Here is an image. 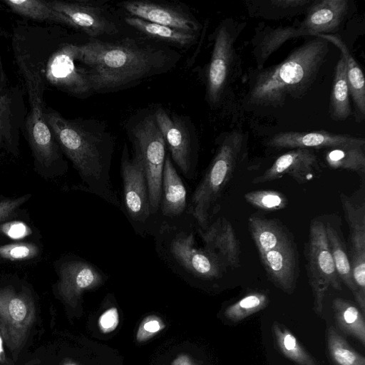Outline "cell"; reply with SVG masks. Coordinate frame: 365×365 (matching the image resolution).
<instances>
[{
    "label": "cell",
    "mask_w": 365,
    "mask_h": 365,
    "mask_svg": "<svg viewBox=\"0 0 365 365\" xmlns=\"http://www.w3.org/2000/svg\"><path fill=\"white\" fill-rule=\"evenodd\" d=\"M179 55L140 39H94L78 44L77 58L86 69L93 91L123 88L173 67Z\"/></svg>",
    "instance_id": "6da1fadb"
},
{
    "label": "cell",
    "mask_w": 365,
    "mask_h": 365,
    "mask_svg": "<svg viewBox=\"0 0 365 365\" xmlns=\"http://www.w3.org/2000/svg\"><path fill=\"white\" fill-rule=\"evenodd\" d=\"M44 116L60 149L88 191L120 208L110 177L113 140L105 127L90 120L66 118L50 107H46Z\"/></svg>",
    "instance_id": "7a4b0ae2"
},
{
    "label": "cell",
    "mask_w": 365,
    "mask_h": 365,
    "mask_svg": "<svg viewBox=\"0 0 365 365\" xmlns=\"http://www.w3.org/2000/svg\"><path fill=\"white\" fill-rule=\"evenodd\" d=\"M314 37L294 48L281 63L257 70L249 80L246 102L277 108L288 97L302 98L315 81L329 52V42Z\"/></svg>",
    "instance_id": "3957f363"
},
{
    "label": "cell",
    "mask_w": 365,
    "mask_h": 365,
    "mask_svg": "<svg viewBox=\"0 0 365 365\" xmlns=\"http://www.w3.org/2000/svg\"><path fill=\"white\" fill-rule=\"evenodd\" d=\"M12 49L16 63L28 94L29 111L24 131L35 159L44 167L60 160L59 146L45 119L43 93L46 82L42 73L43 48L34 39L31 28H15Z\"/></svg>",
    "instance_id": "277c9868"
},
{
    "label": "cell",
    "mask_w": 365,
    "mask_h": 365,
    "mask_svg": "<svg viewBox=\"0 0 365 365\" xmlns=\"http://www.w3.org/2000/svg\"><path fill=\"white\" fill-rule=\"evenodd\" d=\"M192 215L160 223L154 230L155 251L175 274L190 283L220 279L227 269L218 257L205 247L195 245Z\"/></svg>",
    "instance_id": "5b68a950"
},
{
    "label": "cell",
    "mask_w": 365,
    "mask_h": 365,
    "mask_svg": "<svg viewBox=\"0 0 365 365\" xmlns=\"http://www.w3.org/2000/svg\"><path fill=\"white\" fill-rule=\"evenodd\" d=\"M247 154V135L232 130L221 137L215 155L190 197L188 211L196 228H204L220 212L225 189Z\"/></svg>",
    "instance_id": "8992f818"
},
{
    "label": "cell",
    "mask_w": 365,
    "mask_h": 365,
    "mask_svg": "<svg viewBox=\"0 0 365 365\" xmlns=\"http://www.w3.org/2000/svg\"><path fill=\"white\" fill-rule=\"evenodd\" d=\"M244 26L245 22L227 18L216 28L206 78V100L211 108L222 103L239 74L240 57L235 44Z\"/></svg>",
    "instance_id": "52a82bcc"
},
{
    "label": "cell",
    "mask_w": 365,
    "mask_h": 365,
    "mask_svg": "<svg viewBox=\"0 0 365 365\" xmlns=\"http://www.w3.org/2000/svg\"><path fill=\"white\" fill-rule=\"evenodd\" d=\"M128 133L134 153L140 158L144 167L150 212L157 227L166 143L157 125L154 113L144 115L129 128Z\"/></svg>",
    "instance_id": "ba28073f"
},
{
    "label": "cell",
    "mask_w": 365,
    "mask_h": 365,
    "mask_svg": "<svg viewBox=\"0 0 365 365\" xmlns=\"http://www.w3.org/2000/svg\"><path fill=\"white\" fill-rule=\"evenodd\" d=\"M306 269L313 295L314 309L321 315L326 294L331 287L341 290L334 262L329 250L322 217L310 222L308 240L305 245Z\"/></svg>",
    "instance_id": "9c48e42d"
},
{
    "label": "cell",
    "mask_w": 365,
    "mask_h": 365,
    "mask_svg": "<svg viewBox=\"0 0 365 365\" xmlns=\"http://www.w3.org/2000/svg\"><path fill=\"white\" fill-rule=\"evenodd\" d=\"M120 175L123 207L127 218L139 234L152 235L156 224L150 212L146 174L140 158L135 153L130 158L126 145L121 155Z\"/></svg>",
    "instance_id": "30bf717a"
},
{
    "label": "cell",
    "mask_w": 365,
    "mask_h": 365,
    "mask_svg": "<svg viewBox=\"0 0 365 365\" xmlns=\"http://www.w3.org/2000/svg\"><path fill=\"white\" fill-rule=\"evenodd\" d=\"M78 44L63 43L49 54L43 48L42 73L46 83L76 97L92 90L88 72L77 58Z\"/></svg>",
    "instance_id": "8fae6325"
},
{
    "label": "cell",
    "mask_w": 365,
    "mask_h": 365,
    "mask_svg": "<svg viewBox=\"0 0 365 365\" xmlns=\"http://www.w3.org/2000/svg\"><path fill=\"white\" fill-rule=\"evenodd\" d=\"M36 319V307L28 294L11 288L0 289V336L15 357Z\"/></svg>",
    "instance_id": "7c38bea8"
},
{
    "label": "cell",
    "mask_w": 365,
    "mask_h": 365,
    "mask_svg": "<svg viewBox=\"0 0 365 365\" xmlns=\"http://www.w3.org/2000/svg\"><path fill=\"white\" fill-rule=\"evenodd\" d=\"M340 200L349 226L348 255L353 281L362 314L365 312V200L362 187L352 195L340 192Z\"/></svg>",
    "instance_id": "4fadbf2b"
},
{
    "label": "cell",
    "mask_w": 365,
    "mask_h": 365,
    "mask_svg": "<svg viewBox=\"0 0 365 365\" xmlns=\"http://www.w3.org/2000/svg\"><path fill=\"white\" fill-rule=\"evenodd\" d=\"M157 125L168 145L172 161L187 180L196 175L198 145L196 137L185 120L176 114H169L163 108L154 112Z\"/></svg>",
    "instance_id": "5bb4252c"
},
{
    "label": "cell",
    "mask_w": 365,
    "mask_h": 365,
    "mask_svg": "<svg viewBox=\"0 0 365 365\" xmlns=\"http://www.w3.org/2000/svg\"><path fill=\"white\" fill-rule=\"evenodd\" d=\"M63 14L66 26L78 29L92 38L115 34L118 26L105 6L91 1H49Z\"/></svg>",
    "instance_id": "9a60e30c"
},
{
    "label": "cell",
    "mask_w": 365,
    "mask_h": 365,
    "mask_svg": "<svg viewBox=\"0 0 365 365\" xmlns=\"http://www.w3.org/2000/svg\"><path fill=\"white\" fill-rule=\"evenodd\" d=\"M118 5L130 16L191 33L198 34L200 30V24L192 13L179 6L141 0L121 1Z\"/></svg>",
    "instance_id": "2e32d148"
},
{
    "label": "cell",
    "mask_w": 365,
    "mask_h": 365,
    "mask_svg": "<svg viewBox=\"0 0 365 365\" xmlns=\"http://www.w3.org/2000/svg\"><path fill=\"white\" fill-rule=\"evenodd\" d=\"M26 115L21 88L11 85L8 79L0 78V149L10 152L18 149Z\"/></svg>",
    "instance_id": "e0dca14e"
},
{
    "label": "cell",
    "mask_w": 365,
    "mask_h": 365,
    "mask_svg": "<svg viewBox=\"0 0 365 365\" xmlns=\"http://www.w3.org/2000/svg\"><path fill=\"white\" fill-rule=\"evenodd\" d=\"M319 161L311 149L294 148L279 155L262 174L254 178V184L275 180L284 175L299 184L312 180L320 171Z\"/></svg>",
    "instance_id": "ac0fdd59"
},
{
    "label": "cell",
    "mask_w": 365,
    "mask_h": 365,
    "mask_svg": "<svg viewBox=\"0 0 365 365\" xmlns=\"http://www.w3.org/2000/svg\"><path fill=\"white\" fill-rule=\"evenodd\" d=\"M196 229L204 247L215 254L227 269L240 265V242L226 217L214 215L204 228Z\"/></svg>",
    "instance_id": "d6986e66"
},
{
    "label": "cell",
    "mask_w": 365,
    "mask_h": 365,
    "mask_svg": "<svg viewBox=\"0 0 365 365\" xmlns=\"http://www.w3.org/2000/svg\"><path fill=\"white\" fill-rule=\"evenodd\" d=\"M268 147L284 148H336L352 145H365L363 138L349 135L334 134L326 130L311 132H281L271 137L267 142Z\"/></svg>",
    "instance_id": "ffe728a7"
},
{
    "label": "cell",
    "mask_w": 365,
    "mask_h": 365,
    "mask_svg": "<svg viewBox=\"0 0 365 365\" xmlns=\"http://www.w3.org/2000/svg\"><path fill=\"white\" fill-rule=\"evenodd\" d=\"M269 279L283 292L292 294L299 277V255L294 240L259 255Z\"/></svg>",
    "instance_id": "44dd1931"
},
{
    "label": "cell",
    "mask_w": 365,
    "mask_h": 365,
    "mask_svg": "<svg viewBox=\"0 0 365 365\" xmlns=\"http://www.w3.org/2000/svg\"><path fill=\"white\" fill-rule=\"evenodd\" d=\"M58 289L68 302H72L83 290L103 284L108 278L106 272L93 263L81 258L71 259L59 267Z\"/></svg>",
    "instance_id": "7402d4cb"
},
{
    "label": "cell",
    "mask_w": 365,
    "mask_h": 365,
    "mask_svg": "<svg viewBox=\"0 0 365 365\" xmlns=\"http://www.w3.org/2000/svg\"><path fill=\"white\" fill-rule=\"evenodd\" d=\"M349 9L348 0H314L297 24L304 36L329 34L336 32Z\"/></svg>",
    "instance_id": "603a6c76"
},
{
    "label": "cell",
    "mask_w": 365,
    "mask_h": 365,
    "mask_svg": "<svg viewBox=\"0 0 365 365\" xmlns=\"http://www.w3.org/2000/svg\"><path fill=\"white\" fill-rule=\"evenodd\" d=\"M188 206L186 187L170 155H166L162 175L159 225L186 216L190 213Z\"/></svg>",
    "instance_id": "cb8c5ba5"
},
{
    "label": "cell",
    "mask_w": 365,
    "mask_h": 365,
    "mask_svg": "<svg viewBox=\"0 0 365 365\" xmlns=\"http://www.w3.org/2000/svg\"><path fill=\"white\" fill-rule=\"evenodd\" d=\"M329 250L338 277L351 292L359 304V294L353 281L348 250L341 228V219L331 214L322 216Z\"/></svg>",
    "instance_id": "d4e9b609"
},
{
    "label": "cell",
    "mask_w": 365,
    "mask_h": 365,
    "mask_svg": "<svg viewBox=\"0 0 365 365\" xmlns=\"http://www.w3.org/2000/svg\"><path fill=\"white\" fill-rule=\"evenodd\" d=\"M299 36H304V34L299 29L297 24L292 26L256 28L252 43L257 70L263 68L269 57L287 41Z\"/></svg>",
    "instance_id": "484cf974"
},
{
    "label": "cell",
    "mask_w": 365,
    "mask_h": 365,
    "mask_svg": "<svg viewBox=\"0 0 365 365\" xmlns=\"http://www.w3.org/2000/svg\"><path fill=\"white\" fill-rule=\"evenodd\" d=\"M248 227L259 255L294 240L291 232L277 219L253 215L248 219Z\"/></svg>",
    "instance_id": "4316f807"
},
{
    "label": "cell",
    "mask_w": 365,
    "mask_h": 365,
    "mask_svg": "<svg viewBox=\"0 0 365 365\" xmlns=\"http://www.w3.org/2000/svg\"><path fill=\"white\" fill-rule=\"evenodd\" d=\"M314 36L333 43L339 49L341 56L345 63L349 95L354 101L359 120H363L365 115V84L364 73L360 66L347 46L339 37L332 34H317Z\"/></svg>",
    "instance_id": "83f0119b"
},
{
    "label": "cell",
    "mask_w": 365,
    "mask_h": 365,
    "mask_svg": "<svg viewBox=\"0 0 365 365\" xmlns=\"http://www.w3.org/2000/svg\"><path fill=\"white\" fill-rule=\"evenodd\" d=\"M314 0H245L248 15L252 18L278 21L305 14Z\"/></svg>",
    "instance_id": "f1b7e54d"
},
{
    "label": "cell",
    "mask_w": 365,
    "mask_h": 365,
    "mask_svg": "<svg viewBox=\"0 0 365 365\" xmlns=\"http://www.w3.org/2000/svg\"><path fill=\"white\" fill-rule=\"evenodd\" d=\"M125 21L127 24L148 37L180 47H187L193 45L198 37V34L196 33L178 30L149 22L137 17L126 16Z\"/></svg>",
    "instance_id": "f546056e"
},
{
    "label": "cell",
    "mask_w": 365,
    "mask_h": 365,
    "mask_svg": "<svg viewBox=\"0 0 365 365\" xmlns=\"http://www.w3.org/2000/svg\"><path fill=\"white\" fill-rule=\"evenodd\" d=\"M332 308L335 322L341 331L365 346V322L359 309L351 302L339 297L333 300Z\"/></svg>",
    "instance_id": "4dcf8cb0"
},
{
    "label": "cell",
    "mask_w": 365,
    "mask_h": 365,
    "mask_svg": "<svg viewBox=\"0 0 365 365\" xmlns=\"http://www.w3.org/2000/svg\"><path fill=\"white\" fill-rule=\"evenodd\" d=\"M345 63L341 56L337 61L330 94L329 114L334 120H344L351 115Z\"/></svg>",
    "instance_id": "1f68e13d"
},
{
    "label": "cell",
    "mask_w": 365,
    "mask_h": 365,
    "mask_svg": "<svg viewBox=\"0 0 365 365\" xmlns=\"http://www.w3.org/2000/svg\"><path fill=\"white\" fill-rule=\"evenodd\" d=\"M327 165L331 169L356 173L364 181L365 175V145H352L327 149L324 155Z\"/></svg>",
    "instance_id": "d6a6232c"
},
{
    "label": "cell",
    "mask_w": 365,
    "mask_h": 365,
    "mask_svg": "<svg viewBox=\"0 0 365 365\" xmlns=\"http://www.w3.org/2000/svg\"><path fill=\"white\" fill-rule=\"evenodd\" d=\"M13 12L38 21L60 24L66 26L65 17L56 11L49 1L41 0H3Z\"/></svg>",
    "instance_id": "836d02e7"
},
{
    "label": "cell",
    "mask_w": 365,
    "mask_h": 365,
    "mask_svg": "<svg viewBox=\"0 0 365 365\" xmlns=\"http://www.w3.org/2000/svg\"><path fill=\"white\" fill-rule=\"evenodd\" d=\"M272 330L279 351L287 359L297 365H319L294 334L282 324L274 322Z\"/></svg>",
    "instance_id": "e575fe53"
},
{
    "label": "cell",
    "mask_w": 365,
    "mask_h": 365,
    "mask_svg": "<svg viewBox=\"0 0 365 365\" xmlns=\"http://www.w3.org/2000/svg\"><path fill=\"white\" fill-rule=\"evenodd\" d=\"M327 346L335 365H365L364 356L356 351L333 326L327 330Z\"/></svg>",
    "instance_id": "d590c367"
},
{
    "label": "cell",
    "mask_w": 365,
    "mask_h": 365,
    "mask_svg": "<svg viewBox=\"0 0 365 365\" xmlns=\"http://www.w3.org/2000/svg\"><path fill=\"white\" fill-rule=\"evenodd\" d=\"M269 302V299L264 293L252 292L229 306L225 315L232 322H240L264 309Z\"/></svg>",
    "instance_id": "8d00e7d4"
},
{
    "label": "cell",
    "mask_w": 365,
    "mask_h": 365,
    "mask_svg": "<svg viewBox=\"0 0 365 365\" xmlns=\"http://www.w3.org/2000/svg\"><path fill=\"white\" fill-rule=\"evenodd\" d=\"M244 197L252 206L267 211L282 210L288 204L287 198L282 192L273 190L251 191Z\"/></svg>",
    "instance_id": "74e56055"
},
{
    "label": "cell",
    "mask_w": 365,
    "mask_h": 365,
    "mask_svg": "<svg viewBox=\"0 0 365 365\" xmlns=\"http://www.w3.org/2000/svg\"><path fill=\"white\" fill-rule=\"evenodd\" d=\"M38 253V247L32 243L19 242L0 247V255L11 261L29 259L36 257Z\"/></svg>",
    "instance_id": "f35d334b"
},
{
    "label": "cell",
    "mask_w": 365,
    "mask_h": 365,
    "mask_svg": "<svg viewBox=\"0 0 365 365\" xmlns=\"http://www.w3.org/2000/svg\"><path fill=\"white\" fill-rule=\"evenodd\" d=\"M0 231L12 239H21L31 233V228L19 221H11L0 226Z\"/></svg>",
    "instance_id": "ab89813d"
},
{
    "label": "cell",
    "mask_w": 365,
    "mask_h": 365,
    "mask_svg": "<svg viewBox=\"0 0 365 365\" xmlns=\"http://www.w3.org/2000/svg\"><path fill=\"white\" fill-rule=\"evenodd\" d=\"M118 322V314L116 308L112 307L106 311L100 317L99 323L104 331L113 330Z\"/></svg>",
    "instance_id": "60d3db41"
},
{
    "label": "cell",
    "mask_w": 365,
    "mask_h": 365,
    "mask_svg": "<svg viewBox=\"0 0 365 365\" xmlns=\"http://www.w3.org/2000/svg\"><path fill=\"white\" fill-rule=\"evenodd\" d=\"M29 196H23L15 200L0 202V222L10 216L13 212L23 204Z\"/></svg>",
    "instance_id": "b9f144b4"
},
{
    "label": "cell",
    "mask_w": 365,
    "mask_h": 365,
    "mask_svg": "<svg viewBox=\"0 0 365 365\" xmlns=\"http://www.w3.org/2000/svg\"><path fill=\"white\" fill-rule=\"evenodd\" d=\"M144 328L149 332H155L159 330L160 325L157 321H150L145 324Z\"/></svg>",
    "instance_id": "7bdbcfd3"
},
{
    "label": "cell",
    "mask_w": 365,
    "mask_h": 365,
    "mask_svg": "<svg viewBox=\"0 0 365 365\" xmlns=\"http://www.w3.org/2000/svg\"><path fill=\"white\" fill-rule=\"evenodd\" d=\"M6 361L5 351L3 346V339L0 336V362L4 363Z\"/></svg>",
    "instance_id": "ee69618b"
},
{
    "label": "cell",
    "mask_w": 365,
    "mask_h": 365,
    "mask_svg": "<svg viewBox=\"0 0 365 365\" xmlns=\"http://www.w3.org/2000/svg\"><path fill=\"white\" fill-rule=\"evenodd\" d=\"M1 26H0V35H1ZM0 78L2 79H8L6 71L4 70V67L3 66L1 53H0Z\"/></svg>",
    "instance_id": "f6af8a7d"
},
{
    "label": "cell",
    "mask_w": 365,
    "mask_h": 365,
    "mask_svg": "<svg viewBox=\"0 0 365 365\" xmlns=\"http://www.w3.org/2000/svg\"><path fill=\"white\" fill-rule=\"evenodd\" d=\"M70 365V364H69Z\"/></svg>",
    "instance_id": "bcb514c9"
}]
</instances>
